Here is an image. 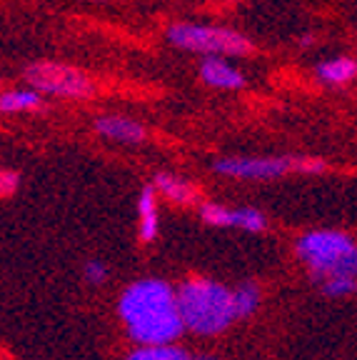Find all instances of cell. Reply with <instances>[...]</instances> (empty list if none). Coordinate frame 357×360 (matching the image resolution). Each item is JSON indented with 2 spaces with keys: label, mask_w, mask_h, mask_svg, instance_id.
<instances>
[{
  "label": "cell",
  "mask_w": 357,
  "mask_h": 360,
  "mask_svg": "<svg viewBox=\"0 0 357 360\" xmlns=\"http://www.w3.org/2000/svg\"><path fill=\"white\" fill-rule=\"evenodd\" d=\"M120 318L140 345L173 343L185 330L173 288L162 281L133 283L120 295Z\"/></svg>",
  "instance_id": "1"
},
{
  "label": "cell",
  "mask_w": 357,
  "mask_h": 360,
  "mask_svg": "<svg viewBox=\"0 0 357 360\" xmlns=\"http://www.w3.org/2000/svg\"><path fill=\"white\" fill-rule=\"evenodd\" d=\"M297 255L327 295L340 298L355 290L357 250L350 236L340 231L305 233L297 240Z\"/></svg>",
  "instance_id": "2"
},
{
  "label": "cell",
  "mask_w": 357,
  "mask_h": 360,
  "mask_svg": "<svg viewBox=\"0 0 357 360\" xmlns=\"http://www.w3.org/2000/svg\"><path fill=\"white\" fill-rule=\"evenodd\" d=\"M175 303L183 328L197 335H215L223 333L235 321L233 292L220 283L190 281L175 292Z\"/></svg>",
  "instance_id": "3"
},
{
  "label": "cell",
  "mask_w": 357,
  "mask_h": 360,
  "mask_svg": "<svg viewBox=\"0 0 357 360\" xmlns=\"http://www.w3.org/2000/svg\"><path fill=\"white\" fill-rule=\"evenodd\" d=\"M170 45L180 51L197 53V56H247L252 51L250 38L233 28L220 25H202V22H173L165 33Z\"/></svg>",
  "instance_id": "4"
},
{
  "label": "cell",
  "mask_w": 357,
  "mask_h": 360,
  "mask_svg": "<svg viewBox=\"0 0 357 360\" xmlns=\"http://www.w3.org/2000/svg\"><path fill=\"white\" fill-rule=\"evenodd\" d=\"M25 83L35 88L38 93L56 98H67V101H85L95 96V83L88 73L80 68L67 65V63L56 60H38L25 68L22 73Z\"/></svg>",
  "instance_id": "5"
},
{
  "label": "cell",
  "mask_w": 357,
  "mask_h": 360,
  "mask_svg": "<svg viewBox=\"0 0 357 360\" xmlns=\"http://www.w3.org/2000/svg\"><path fill=\"white\" fill-rule=\"evenodd\" d=\"M215 173L240 180H273L287 173H323L325 160L297 155H268V158H223L212 165Z\"/></svg>",
  "instance_id": "6"
},
{
  "label": "cell",
  "mask_w": 357,
  "mask_h": 360,
  "mask_svg": "<svg viewBox=\"0 0 357 360\" xmlns=\"http://www.w3.org/2000/svg\"><path fill=\"white\" fill-rule=\"evenodd\" d=\"M197 75L205 85L218 90H242L245 88V75L235 65H230L223 56H202V63L197 68Z\"/></svg>",
  "instance_id": "7"
},
{
  "label": "cell",
  "mask_w": 357,
  "mask_h": 360,
  "mask_svg": "<svg viewBox=\"0 0 357 360\" xmlns=\"http://www.w3.org/2000/svg\"><path fill=\"white\" fill-rule=\"evenodd\" d=\"M95 130L108 141L125 143V146H138L148 138L145 125H140L133 118H125V115H100V118H95Z\"/></svg>",
  "instance_id": "8"
},
{
  "label": "cell",
  "mask_w": 357,
  "mask_h": 360,
  "mask_svg": "<svg viewBox=\"0 0 357 360\" xmlns=\"http://www.w3.org/2000/svg\"><path fill=\"white\" fill-rule=\"evenodd\" d=\"M318 80L323 85H330V88H342V85H350L357 75V63L355 58L350 56H335L327 58L318 65L315 70Z\"/></svg>",
  "instance_id": "9"
},
{
  "label": "cell",
  "mask_w": 357,
  "mask_h": 360,
  "mask_svg": "<svg viewBox=\"0 0 357 360\" xmlns=\"http://www.w3.org/2000/svg\"><path fill=\"white\" fill-rule=\"evenodd\" d=\"M43 105V93L35 88H18V90H3L0 93V112H25L38 110Z\"/></svg>",
  "instance_id": "10"
},
{
  "label": "cell",
  "mask_w": 357,
  "mask_h": 360,
  "mask_svg": "<svg viewBox=\"0 0 357 360\" xmlns=\"http://www.w3.org/2000/svg\"><path fill=\"white\" fill-rule=\"evenodd\" d=\"M140 238L145 243L155 240L157 236V200H155V188L145 186L140 193Z\"/></svg>",
  "instance_id": "11"
},
{
  "label": "cell",
  "mask_w": 357,
  "mask_h": 360,
  "mask_svg": "<svg viewBox=\"0 0 357 360\" xmlns=\"http://www.w3.org/2000/svg\"><path fill=\"white\" fill-rule=\"evenodd\" d=\"M155 191H160L162 195L168 198V200L178 202V205H190V202L195 200L197 193L195 188L185 183V180L175 178V175H168V173H157L155 175Z\"/></svg>",
  "instance_id": "12"
},
{
  "label": "cell",
  "mask_w": 357,
  "mask_h": 360,
  "mask_svg": "<svg viewBox=\"0 0 357 360\" xmlns=\"http://www.w3.org/2000/svg\"><path fill=\"white\" fill-rule=\"evenodd\" d=\"M125 360H190V355L183 348H178V345L162 343V345H145V348L133 350Z\"/></svg>",
  "instance_id": "13"
},
{
  "label": "cell",
  "mask_w": 357,
  "mask_h": 360,
  "mask_svg": "<svg viewBox=\"0 0 357 360\" xmlns=\"http://www.w3.org/2000/svg\"><path fill=\"white\" fill-rule=\"evenodd\" d=\"M260 305V290L255 285H240L233 292V310L235 318H247V315L255 313V308Z\"/></svg>",
  "instance_id": "14"
},
{
  "label": "cell",
  "mask_w": 357,
  "mask_h": 360,
  "mask_svg": "<svg viewBox=\"0 0 357 360\" xmlns=\"http://www.w3.org/2000/svg\"><path fill=\"white\" fill-rule=\"evenodd\" d=\"M230 225L233 228H242V231H252V233H260L268 228V220L260 210L255 208H240V210H233V218H230Z\"/></svg>",
  "instance_id": "15"
},
{
  "label": "cell",
  "mask_w": 357,
  "mask_h": 360,
  "mask_svg": "<svg viewBox=\"0 0 357 360\" xmlns=\"http://www.w3.org/2000/svg\"><path fill=\"white\" fill-rule=\"evenodd\" d=\"M200 218L205 220L207 225H230V218H233V210H228L225 205H218V202H205L200 208Z\"/></svg>",
  "instance_id": "16"
},
{
  "label": "cell",
  "mask_w": 357,
  "mask_h": 360,
  "mask_svg": "<svg viewBox=\"0 0 357 360\" xmlns=\"http://www.w3.org/2000/svg\"><path fill=\"white\" fill-rule=\"evenodd\" d=\"M85 278H88L93 285H100L103 281L108 278V270L103 263H98V260H93V263L85 265Z\"/></svg>",
  "instance_id": "17"
},
{
  "label": "cell",
  "mask_w": 357,
  "mask_h": 360,
  "mask_svg": "<svg viewBox=\"0 0 357 360\" xmlns=\"http://www.w3.org/2000/svg\"><path fill=\"white\" fill-rule=\"evenodd\" d=\"M18 173H13V170H0V198L3 195H11L13 191L18 188Z\"/></svg>",
  "instance_id": "18"
},
{
  "label": "cell",
  "mask_w": 357,
  "mask_h": 360,
  "mask_svg": "<svg viewBox=\"0 0 357 360\" xmlns=\"http://www.w3.org/2000/svg\"><path fill=\"white\" fill-rule=\"evenodd\" d=\"M300 43H302V48H310V43H315V35H305Z\"/></svg>",
  "instance_id": "19"
},
{
  "label": "cell",
  "mask_w": 357,
  "mask_h": 360,
  "mask_svg": "<svg viewBox=\"0 0 357 360\" xmlns=\"http://www.w3.org/2000/svg\"><path fill=\"white\" fill-rule=\"evenodd\" d=\"M190 360H210V358H190Z\"/></svg>",
  "instance_id": "20"
}]
</instances>
